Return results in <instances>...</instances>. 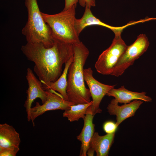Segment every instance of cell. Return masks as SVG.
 I'll list each match as a JSON object with an SVG mask.
<instances>
[{
  "mask_svg": "<svg viewBox=\"0 0 156 156\" xmlns=\"http://www.w3.org/2000/svg\"><path fill=\"white\" fill-rule=\"evenodd\" d=\"M55 39L53 46L46 48L41 43L27 42L21 50L35 65L34 71L42 83L57 80L62 73L63 65L74 56L73 45Z\"/></svg>",
  "mask_w": 156,
  "mask_h": 156,
  "instance_id": "6da1fadb",
  "label": "cell"
},
{
  "mask_svg": "<svg viewBox=\"0 0 156 156\" xmlns=\"http://www.w3.org/2000/svg\"><path fill=\"white\" fill-rule=\"evenodd\" d=\"M73 60L68 69L66 91L68 101L75 105L90 102L91 93L85 84L83 67L89 55L81 42L73 44Z\"/></svg>",
  "mask_w": 156,
  "mask_h": 156,
  "instance_id": "7a4b0ae2",
  "label": "cell"
},
{
  "mask_svg": "<svg viewBox=\"0 0 156 156\" xmlns=\"http://www.w3.org/2000/svg\"><path fill=\"white\" fill-rule=\"evenodd\" d=\"M28 20L21 32L27 42L41 43L46 48L55 43L52 30L45 21L40 11L37 0H25Z\"/></svg>",
  "mask_w": 156,
  "mask_h": 156,
  "instance_id": "3957f363",
  "label": "cell"
},
{
  "mask_svg": "<svg viewBox=\"0 0 156 156\" xmlns=\"http://www.w3.org/2000/svg\"><path fill=\"white\" fill-rule=\"evenodd\" d=\"M76 6L74 5L66 10L55 14L41 12L45 21L52 30L54 38L73 44L81 42L75 27Z\"/></svg>",
  "mask_w": 156,
  "mask_h": 156,
  "instance_id": "277c9868",
  "label": "cell"
},
{
  "mask_svg": "<svg viewBox=\"0 0 156 156\" xmlns=\"http://www.w3.org/2000/svg\"><path fill=\"white\" fill-rule=\"evenodd\" d=\"M122 30L114 32L115 36L111 44L98 57L95 64L98 73L111 75L119 59L126 49L127 46L121 37Z\"/></svg>",
  "mask_w": 156,
  "mask_h": 156,
  "instance_id": "5b68a950",
  "label": "cell"
},
{
  "mask_svg": "<svg viewBox=\"0 0 156 156\" xmlns=\"http://www.w3.org/2000/svg\"><path fill=\"white\" fill-rule=\"evenodd\" d=\"M149 42L145 34L139 35L135 41L127 47L119 59L111 75L118 77L132 65L147 51Z\"/></svg>",
  "mask_w": 156,
  "mask_h": 156,
  "instance_id": "8992f818",
  "label": "cell"
},
{
  "mask_svg": "<svg viewBox=\"0 0 156 156\" xmlns=\"http://www.w3.org/2000/svg\"><path fill=\"white\" fill-rule=\"evenodd\" d=\"M93 73L90 67L83 70L84 81L88 87L92 99V104L88 108L87 114L90 113L94 116L97 113L101 112L102 110L99 108V106L102 100L116 85H108L101 83L94 78Z\"/></svg>",
  "mask_w": 156,
  "mask_h": 156,
  "instance_id": "52a82bcc",
  "label": "cell"
},
{
  "mask_svg": "<svg viewBox=\"0 0 156 156\" xmlns=\"http://www.w3.org/2000/svg\"><path fill=\"white\" fill-rule=\"evenodd\" d=\"M47 98L45 103L42 105L37 102L36 105L31 108L30 116L34 126V120L39 116L46 112L55 110H66L75 105L73 103L64 99L63 96L56 91L51 89H47Z\"/></svg>",
  "mask_w": 156,
  "mask_h": 156,
  "instance_id": "ba28073f",
  "label": "cell"
},
{
  "mask_svg": "<svg viewBox=\"0 0 156 156\" xmlns=\"http://www.w3.org/2000/svg\"><path fill=\"white\" fill-rule=\"evenodd\" d=\"M28 84V88L27 90V99L24 104L27 114L28 121H31L30 116V111L32 103L37 98H40L42 104L45 103L47 98L46 90L43 88L41 81L36 77L32 70L29 68L27 69L26 76Z\"/></svg>",
  "mask_w": 156,
  "mask_h": 156,
  "instance_id": "9c48e42d",
  "label": "cell"
},
{
  "mask_svg": "<svg viewBox=\"0 0 156 156\" xmlns=\"http://www.w3.org/2000/svg\"><path fill=\"white\" fill-rule=\"evenodd\" d=\"M143 102L142 100H135L129 103L119 106L114 99L111 100L107 109L110 115L116 116V123L118 126L124 120L134 116Z\"/></svg>",
  "mask_w": 156,
  "mask_h": 156,
  "instance_id": "30bf717a",
  "label": "cell"
},
{
  "mask_svg": "<svg viewBox=\"0 0 156 156\" xmlns=\"http://www.w3.org/2000/svg\"><path fill=\"white\" fill-rule=\"evenodd\" d=\"M115 133L100 135L98 132H94L90 141L87 152L88 156H92L94 152L97 156H107L113 144Z\"/></svg>",
  "mask_w": 156,
  "mask_h": 156,
  "instance_id": "8fae6325",
  "label": "cell"
},
{
  "mask_svg": "<svg viewBox=\"0 0 156 156\" xmlns=\"http://www.w3.org/2000/svg\"><path fill=\"white\" fill-rule=\"evenodd\" d=\"M145 92H141L130 91L122 86L118 89L112 88L106 94L108 96H113L118 103L124 104L129 103L131 101L138 100L146 102H151L152 99L149 96L146 95Z\"/></svg>",
  "mask_w": 156,
  "mask_h": 156,
  "instance_id": "7c38bea8",
  "label": "cell"
},
{
  "mask_svg": "<svg viewBox=\"0 0 156 156\" xmlns=\"http://www.w3.org/2000/svg\"><path fill=\"white\" fill-rule=\"evenodd\" d=\"M92 25L102 26L112 30L114 32L117 30L123 29L125 26L117 27L110 26L101 21L95 16L92 13L90 8L85 7L84 13L82 17L79 19L76 18L75 27L76 32L79 36L82 31L87 27Z\"/></svg>",
  "mask_w": 156,
  "mask_h": 156,
  "instance_id": "4fadbf2b",
  "label": "cell"
},
{
  "mask_svg": "<svg viewBox=\"0 0 156 156\" xmlns=\"http://www.w3.org/2000/svg\"><path fill=\"white\" fill-rule=\"evenodd\" d=\"M94 116L90 113L86 114L84 120V125L81 132L77 137L81 142L80 155L86 156L90 141L94 133V125L93 123Z\"/></svg>",
  "mask_w": 156,
  "mask_h": 156,
  "instance_id": "5bb4252c",
  "label": "cell"
},
{
  "mask_svg": "<svg viewBox=\"0 0 156 156\" xmlns=\"http://www.w3.org/2000/svg\"><path fill=\"white\" fill-rule=\"evenodd\" d=\"M21 141L19 134L12 126L0 124V147H19Z\"/></svg>",
  "mask_w": 156,
  "mask_h": 156,
  "instance_id": "9a60e30c",
  "label": "cell"
},
{
  "mask_svg": "<svg viewBox=\"0 0 156 156\" xmlns=\"http://www.w3.org/2000/svg\"><path fill=\"white\" fill-rule=\"evenodd\" d=\"M73 58L74 56L65 64L64 70L57 80L53 82L42 83L43 88L45 90L49 89L57 91L64 99L67 101L68 100L66 91L67 83V77L69 68L73 60Z\"/></svg>",
  "mask_w": 156,
  "mask_h": 156,
  "instance_id": "2e32d148",
  "label": "cell"
},
{
  "mask_svg": "<svg viewBox=\"0 0 156 156\" xmlns=\"http://www.w3.org/2000/svg\"><path fill=\"white\" fill-rule=\"evenodd\" d=\"M92 103V101L88 103L73 105L69 109L64 111L63 116L66 117L70 122L78 121L80 118L83 119L87 114L88 108Z\"/></svg>",
  "mask_w": 156,
  "mask_h": 156,
  "instance_id": "e0dca14e",
  "label": "cell"
},
{
  "mask_svg": "<svg viewBox=\"0 0 156 156\" xmlns=\"http://www.w3.org/2000/svg\"><path fill=\"white\" fill-rule=\"evenodd\" d=\"M20 150L19 147H0V156H15Z\"/></svg>",
  "mask_w": 156,
  "mask_h": 156,
  "instance_id": "ac0fdd59",
  "label": "cell"
},
{
  "mask_svg": "<svg viewBox=\"0 0 156 156\" xmlns=\"http://www.w3.org/2000/svg\"><path fill=\"white\" fill-rule=\"evenodd\" d=\"M118 126L114 122L109 120L105 122L103 125V129L107 134L115 133Z\"/></svg>",
  "mask_w": 156,
  "mask_h": 156,
  "instance_id": "d6986e66",
  "label": "cell"
},
{
  "mask_svg": "<svg viewBox=\"0 0 156 156\" xmlns=\"http://www.w3.org/2000/svg\"><path fill=\"white\" fill-rule=\"evenodd\" d=\"M80 5L84 7H87L90 8L92 7L95 6V0H79Z\"/></svg>",
  "mask_w": 156,
  "mask_h": 156,
  "instance_id": "ffe728a7",
  "label": "cell"
},
{
  "mask_svg": "<svg viewBox=\"0 0 156 156\" xmlns=\"http://www.w3.org/2000/svg\"><path fill=\"white\" fill-rule=\"evenodd\" d=\"M65 4L64 8L63 10H65L74 5H77V3L79 2V0H65Z\"/></svg>",
  "mask_w": 156,
  "mask_h": 156,
  "instance_id": "44dd1931",
  "label": "cell"
}]
</instances>
